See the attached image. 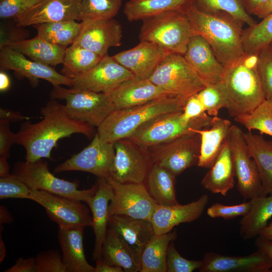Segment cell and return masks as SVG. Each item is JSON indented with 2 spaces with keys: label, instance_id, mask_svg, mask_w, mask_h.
Returning <instances> with one entry per match:
<instances>
[{
  "label": "cell",
  "instance_id": "cell-1",
  "mask_svg": "<svg viewBox=\"0 0 272 272\" xmlns=\"http://www.w3.org/2000/svg\"><path fill=\"white\" fill-rule=\"evenodd\" d=\"M40 113L41 120L34 123L27 120L16 133L15 144L24 148L26 161L51 159L52 149L62 138L80 133L91 139L95 134L94 126L71 118L64 105L56 100L51 99L41 108Z\"/></svg>",
  "mask_w": 272,
  "mask_h": 272
},
{
  "label": "cell",
  "instance_id": "cell-2",
  "mask_svg": "<svg viewBox=\"0 0 272 272\" xmlns=\"http://www.w3.org/2000/svg\"><path fill=\"white\" fill-rule=\"evenodd\" d=\"M193 35L203 37L225 67L245 54L242 34L244 23L223 11H206L194 4L185 11Z\"/></svg>",
  "mask_w": 272,
  "mask_h": 272
},
{
  "label": "cell",
  "instance_id": "cell-3",
  "mask_svg": "<svg viewBox=\"0 0 272 272\" xmlns=\"http://www.w3.org/2000/svg\"><path fill=\"white\" fill-rule=\"evenodd\" d=\"M222 82L227 95L226 109L231 117L249 113L265 100L258 53L245 54L225 66Z\"/></svg>",
  "mask_w": 272,
  "mask_h": 272
},
{
  "label": "cell",
  "instance_id": "cell-4",
  "mask_svg": "<svg viewBox=\"0 0 272 272\" xmlns=\"http://www.w3.org/2000/svg\"><path fill=\"white\" fill-rule=\"evenodd\" d=\"M188 98L169 95L146 103L114 110L97 127L103 140L114 144L129 138L140 126L164 113L182 111Z\"/></svg>",
  "mask_w": 272,
  "mask_h": 272
},
{
  "label": "cell",
  "instance_id": "cell-5",
  "mask_svg": "<svg viewBox=\"0 0 272 272\" xmlns=\"http://www.w3.org/2000/svg\"><path fill=\"white\" fill-rule=\"evenodd\" d=\"M142 21L140 41L154 43L168 53H185L193 33L184 11H168Z\"/></svg>",
  "mask_w": 272,
  "mask_h": 272
},
{
  "label": "cell",
  "instance_id": "cell-6",
  "mask_svg": "<svg viewBox=\"0 0 272 272\" xmlns=\"http://www.w3.org/2000/svg\"><path fill=\"white\" fill-rule=\"evenodd\" d=\"M213 120V117L207 113L187 121L183 118L182 111L168 112L148 121L128 138L148 148L193 133L191 128L210 127Z\"/></svg>",
  "mask_w": 272,
  "mask_h": 272
},
{
  "label": "cell",
  "instance_id": "cell-7",
  "mask_svg": "<svg viewBox=\"0 0 272 272\" xmlns=\"http://www.w3.org/2000/svg\"><path fill=\"white\" fill-rule=\"evenodd\" d=\"M51 99L63 100L67 114L72 118L98 127L115 110L108 94L57 86L50 93Z\"/></svg>",
  "mask_w": 272,
  "mask_h": 272
},
{
  "label": "cell",
  "instance_id": "cell-8",
  "mask_svg": "<svg viewBox=\"0 0 272 272\" xmlns=\"http://www.w3.org/2000/svg\"><path fill=\"white\" fill-rule=\"evenodd\" d=\"M13 174L23 181L31 190H43L76 199L87 203L96 193L98 183L90 188L79 189L78 184L55 176L48 169V163L42 159L35 162H17Z\"/></svg>",
  "mask_w": 272,
  "mask_h": 272
},
{
  "label": "cell",
  "instance_id": "cell-9",
  "mask_svg": "<svg viewBox=\"0 0 272 272\" xmlns=\"http://www.w3.org/2000/svg\"><path fill=\"white\" fill-rule=\"evenodd\" d=\"M149 80L167 92L186 98L206 86L184 55L175 53L166 55Z\"/></svg>",
  "mask_w": 272,
  "mask_h": 272
},
{
  "label": "cell",
  "instance_id": "cell-10",
  "mask_svg": "<svg viewBox=\"0 0 272 272\" xmlns=\"http://www.w3.org/2000/svg\"><path fill=\"white\" fill-rule=\"evenodd\" d=\"M113 144L115 156L110 177L121 183H144L153 164L148 148L128 138Z\"/></svg>",
  "mask_w": 272,
  "mask_h": 272
},
{
  "label": "cell",
  "instance_id": "cell-11",
  "mask_svg": "<svg viewBox=\"0 0 272 272\" xmlns=\"http://www.w3.org/2000/svg\"><path fill=\"white\" fill-rule=\"evenodd\" d=\"M200 136L193 132L172 141L148 147L153 163L166 169L177 177L198 164Z\"/></svg>",
  "mask_w": 272,
  "mask_h": 272
},
{
  "label": "cell",
  "instance_id": "cell-12",
  "mask_svg": "<svg viewBox=\"0 0 272 272\" xmlns=\"http://www.w3.org/2000/svg\"><path fill=\"white\" fill-rule=\"evenodd\" d=\"M29 199L43 207L49 219L59 227L92 226L90 209L82 201L39 190H31Z\"/></svg>",
  "mask_w": 272,
  "mask_h": 272
},
{
  "label": "cell",
  "instance_id": "cell-13",
  "mask_svg": "<svg viewBox=\"0 0 272 272\" xmlns=\"http://www.w3.org/2000/svg\"><path fill=\"white\" fill-rule=\"evenodd\" d=\"M231 151L237 188L245 199L260 195L261 182L256 164L252 158L244 132L236 125H231L228 137Z\"/></svg>",
  "mask_w": 272,
  "mask_h": 272
},
{
  "label": "cell",
  "instance_id": "cell-14",
  "mask_svg": "<svg viewBox=\"0 0 272 272\" xmlns=\"http://www.w3.org/2000/svg\"><path fill=\"white\" fill-rule=\"evenodd\" d=\"M106 180L113 192L109 205V217L121 215L151 220L157 204L144 183H121L110 177Z\"/></svg>",
  "mask_w": 272,
  "mask_h": 272
},
{
  "label": "cell",
  "instance_id": "cell-15",
  "mask_svg": "<svg viewBox=\"0 0 272 272\" xmlns=\"http://www.w3.org/2000/svg\"><path fill=\"white\" fill-rule=\"evenodd\" d=\"M114 156V144L102 140L97 132L87 147L58 165L53 171H80L107 179L110 177Z\"/></svg>",
  "mask_w": 272,
  "mask_h": 272
},
{
  "label": "cell",
  "instance_id": "cell-16",
  "mask_svg": "<svg viewBox=\"0 0 272 272\" xmlns=\"http://www.w3.org/2000/svg\"><path fill=\"white\" fill-rule=\"evenodd\" d=\"M135 76L108 54L92 69L70 77L73 88L109 94L123 82Z\"/></svg>",
  "mask_w": 272,
  "mask_h": 272
},
{
  "label": "cell",
  "instance_id": "cell-17",
  "mask_svg": "<svg viewBox=\"0 0 272 272\" xmlns=\"http://www.w3.org/2000/svg\"><path fill=\"white\" fill-rule=\"evenodd\" d=\"M0 66L1 71L13 70L19 77L26 78L34 87L38 85L39 79L47 81L53 87H72L71 79L52 66L26 58L22 53L7 46L1 47Z\"/></svg>",
  "mask_w": 272,
  "mask_h": 272
},
{
  "label": "cell",
  "instance_id": "cell-18",
  "mask_svg": "<svg viewBox=\"0 0 272 272\" xmlns=\"http://www.w3.org/2000/svg\"><path fill=\"white\" fill-rule=\"evenodd\" d=\"M122 27L113 18L85 19L73 44L81 46L102 56L108 54L110 47L121 45Z\"/></svg>",
  "mask_w": 272,
  "mask_h": 272
},
{
  "label": "cell",
  "instance_id": "cell-19",
  "mask_svg": "<svg viewBox=\"0 0 272 272\" xmlns=\"http://www.w3.org/2000/svg\"><path fill=\"white\" fill-rule=\"evenodd\" d=\"M200 272H270L272 261L261 250L244 256L211 252L202 259Z\"/></svg>",
  "mask_w": 272,
  "mask_h": 272
},
{
  "label": "cell",
  "instance_id": "cell-20",
  "mask_svg": "<svg viewBox=\"0 0 272 272\" xmlns=\"http://www.w3.org/2000/svg\"><path fill=\"white\" fill-rule=\"evenodd\" d=\"M81 0H40L14 18L18 27L57 22L79 21Z\"/></svg>",
  "mask_w": 272,
  "mask_h": 272
},
{
  "label": "cell",
  "instance_id": "cell-21",
  "mask_svg": "<svg viewBox=\"0 0 272 272\" xmlns=\"http://www.w3.org/2000/svg\"><path fill=\"white\" fill-rule=\"evenodd\" d=\"M209 200L208 195L203 194L185 205H157L150 220L155 234L169 233L180 224L198 219L203 214Z\"/></svg>",
  "mask_w": 272,
  "mask_h": 272
},
{
  "label": "cell",
  "instance_id": "cell-22",
  "mask_svg": "<svg viewBox=\"0 0 272 272\" xmlns=\"http://www.w3.org/2000/svg\"><path fill=\"white\" fill-rule=\"evenodd\" d=\"M169 53L154 43L143 41L135 47L120 52L112 57L135 77L149 79Z\"/></svg>",
  "mask_w": 272,
  "mask_h": 272
},
{
  "label": "cell",
  "instance_id": "cell-23",
  "mask_svg": "<svg viewBox=\"0 0 272 272\" xmlns=\"http://www.w3.org/2000/svg\"><path fill=\"white\" fill-rule=\"evenodd\" d=\"M183 55L206 86L222 82L225 66L203 37L193 35Z\"/></svg>",
  "mask_w": 272,
  "mask_h": 272
},
{
  "label": "cell",
  "instance_id": "cell-24",
  "mask_svg": "<svg viewBox=\"0 0 272 272\" xmlns=\"http://www.w3.org/2000/svg\"><path fill=\"white\" fill-rule=\"evenodd\" d=\"M108 228L116 235L140 262L145 246L155 234L150 220L125 215L110 216Z\"/></svg>",
  "mask_w": 272,
  "mask_h": 272
},
{
  "label": "cell",
  "instance_id": "cell-25",
  "mask_svg": "<svg viewBox=\"0 0 272 272\" xmlns=\"http://www.w3.org/2000/svg\"><path fill=\"white\" fill-rule=\"evenodd\" d=\"M115 110L142 104L162 97L173 95L159 88L149 79H128L108 94Z\"/></svg>",
  "mask_w": 272,
  "mask_h": 272
},
{
  "label": "cell",
  "instance_id": "cell-26",
  "mask_svg": "<svg viewBox=\"0 0 272 272\" xmlns=\"http://www.w3.org/2000/svg\"><path fill=\"white\" fill-rule=\"evenodd\" d=\"M97 182V191L86 203L92 217L95 235L92 258L95 261L102 258V245L108 230L109 205L113 195L112 187L106 179L98 178Z\"/></svg>",
  "mask_w": 272,
  "mask_h": 272
},
{
  "label": "cell",
  "instance_id": "cell-27",
  "mask_svg": "<svg viewBox=\"0 0 272 272\" xmlns=\"http://www.w3.org/2000/svg\"><path fill=\"white\" fill-rule=\"evenodd\" d=\"M83 227H59L58 240L66 272H94L84 252Z\"/></svg>",
  "mask_w": 272,
  "mask_h": 272
},
{
  "label": "cell",
  "instance_id": "cell-28",
  "mask_svg": "<svg viewBox=\"0 0 272 272\" xmlns=\"http://www.w3.org/2000/svg\"><path fill=\"white\" fill-rule=\"evenodd\" d=\"M231 125L228 119L216 116L209 129H190L200 136L198 167L210 168L212 166L227 140Z\"/></svg>",
  "mask_w": 272,
  "mask_h": 272
},
{
  "label": "cell",
  "instance_id": "cell-29",
  "mask_svg": "<svg viewBox=\"0 0 272 272\" xmlns=\"http://www.w3.org/2000/svg\"><path fill=\"white\" fill-rule=\"evenodd\" d=\"M235 172L228 138L200 184L213 193L225 196L234 186Z\"/></svg>",
  "mask_w": 272,
  "mask_h": 272
},
{
  "label": "cell",
  "instance_id": "cell-30",
  "mask_svg": "<svg viewBox=\"0 0 272 272\" xmlns=\"http://www.w3.org/2000/svg\"><path fill=\"white\" fill-rule=\"evenodd\" d=\"M3 46L12 48L33 61L51 66L62 63L67 48L51 43L37 35L30 39L9 42L1 47Z\"/></svg>",
  "mask_w": 272,
  "mask_h": 272
},
{
  "label": "cell",
  "instance_id": "cell-31",
  "mask_svg": "<svg viewBox=\"0 0 272 272\" xmlns=\"http://www.w3.org/2000/svg\"><path fill=\"white\" fill-rule=\"evenodd\" d=\"M244 137L259 171L261 182L259 196L272 194V140L248 131L244 133Z\"/></svg>",
  "mask_w": 272,
  "mask_h": 272
},
{
  "label": "cell",
  "instance_id": "cell-32",
  "mask_svg": "<svg viewBox=\"0 0 272 272\" xmlns=\"http://www.w3.org/2000/svg\"><path fill=\"white\" fill-rule=\"evenodd\" d=\"M175 178L166 169L153 163L144 183L157 205L170 206L178 203L175 188Z\"/></svg>",
  "mask_w": 272,
  "mask_h": 272
},
{
  "label": "cell",
  "instance_id": "cell-33",
  "mask_svg": "<svg viewBox=\"0 0 272 272\" xmlns=\"http://www.w3.org/2000/svg\"><path fill=\"white\" fill-rule=\"evenodd\" d=\"M194 4L195 0H129L123 12L127 19L133 22L170 11L184 12Z\"/></svg>",
  "mask_w": 272,
  "mask_h": 272
},
{
  "label": "cell",
  "instance_id": "cell-34",
  "mask_svg": "<svg viewBox=\"0 0 272 272\" xmlns=\"http://www.w3.org/2000/svg\"><path fill=\"white\" fill-rule=\"evenodd\" d=\"M251 207L239 222V233L245 240L258 236L272 217V194L250 199Z\"/></svg>",
  "mask_w": 272,
  "mask_h": 272
},
{
  "label": "cell",
  "instance_id": "cell-35",
  "mask_svg": "<svg viewBox=\"0 0 272 272\" xmlns=\"http://www.w3.org/2000/svg\"><path fill=\"white\" fill-rule=\"evenodd\" d=\"M177 236L176 230L162 234H154L142 253L140 272H167L166 259L170 242Z\"/></svg>",
  "mask_w": 272,
  "mask_h": 272
},
{
  "label": "cell",
  "instance_id": "cell-36",
  "mask_svg": "<svg viewBox=\"0 0 272 272\" xmlns=\"http://www.w3.org/2000/svg\"><path fill=\"white\" fill-rule=\"evenodd\" d=\"M102 258L108 264L121 267L124 272H138L141 269L139 261L130 250L110 229L102 245Z\"/></svg>",
  "mask_w": 272,
  "mask_h": 272
},
{
  "label": "cell",
  "instance_id": "cell-37",
  "mask_svg": "<svg viewBox=\"0 0 272 272\" xmlns=\"http://www.w3.org/2000/svg\"><path fill=\"white\" fill-rule=\"evenodd\" d=\"M103 56L81 46L72 44L66 48L61 74L70 78L89 71Z\"/></svg>",
  "mask_w": 272,
  "mask_h": 272
},
{
  "label": "cell",
  "instance_id": "cell-38",
  "mask_svg": "<svg viewBox=\"0 0 272 272\" xmlns=\"http://www.w3.org/2000/svg\"><path fill=\"white\" fill-rule=\"evenodd\" d=\"M37 31V35L47 41L67 47L74 42L81 28V22L76 21L57 22L32 26Z\"/></svg>",
  "mask_w": 272,
  "mask_h": 272
},
{
  "label": "cell",
  "instance_id": "cell-39",
  "mask_svg": "<svg viewBox=\"0 0 272 272\" xmlns=\"http://www.w3.org/2000/svg\"><path fill=\"white\" fill-rule=\"evenodd\" d=\"M242 40L245 54L258 53L268 46L272 42V14L243 29Z\"/></svg>",
  "mask_w": 272,
  "mask_h": 272
},
{
  "label": "cell",
  "instance_id": "cell-40",
  "mask_svg": "<svg viewBox=\"0 0 272 272\" xmlns=\"http://www.w3.org/2000/svg\"><path fill=\"white\" fill-rule=\"evenodd\" d=\"M248 131L258 130L260 133L272 136V103L265 100L251 112L234 118Z\"/></svg>",
  "mask_w": 272,
  "mask_h": 272
},
{
  "label": "cell",
  "instance_id": "cell-41",
  "mask_svg": "<svg viewBox=\"0 0 272 272\" xmlns=\"http://www.w3.org/2000/svg\"><path fill=\"white\" fill-rule=\"evenodd\" d=\"M121 4L122 0H81L79 21L113 18Z\"/></svg>",
  "mask_w": 272,
  "mask_h": 272
},
{
  "label": "cell",
  "instance_id": "cell-42",
  "mask_svg": "<svg viewBox=\"0 0 272 272\" xmlns=\"http://www.w3.org/2000/svg\"><path fill=\"white\" fill-rule=\"evenodd\" d=\"M195 5L203 11L226 12L249 27L257 23L245 11L237 0H195Z\"/></svg>",
  "mask_w": 272,
  "mask_h": 272
},
{
  "label": "cell",
  "instance_id": "cell-43",
  "mask_svg": "<svg viewBox=\"0 0 272 272\" xmlns=\"http://www.w3.org/2000/svg\"><path fill=\"white\" fill-rule=\"evenodd\" d=\"M197 95L211 116H218L220 110L227 107V92L222 82L206 86Z\"/></svg>",
  "mask_w": 272,
  "mask_h": 272
},
{
  "label": "cell",
  "instance_id": "cell-44",
  "mask_svg": "<svg viewBox=\"0 0 272 272\" xmlns=\"http://www.w3.org/2000/svg\"><path fill=\"white\" fill-rule=\"evenodd\" d=\"M173 241L170 242L167 250V272H192L199 270L202 264V260H188L182 257L177 250Z\"/></svg>",
  "mask_w": 272,
  "mask_h": 272
},
{
  "label": "cell",
  "instance_id": "cell-45",
  "mask_svg": "<svg viewBox=\"0 0 272 272\" xmlns=\"http://www.w3.org/2000/svg\"><path fill=\"white\" fill-rule=\"evenodd\" d=\"M258 61L265 100L272 103V48L270 46L258 53Z\"/></svg>",
  "mask_w": 272,
  "mask_h": 272
},
{
  "label": "cell",
  "instance_id": "cell-46",
  "mask_svg": "<svg viewBox=\"0 0 272 272\" xmlns=\"http://www.w3.org/2000/svg\"><path fill=\"white\" fill-rule=\"evenodd\" d=\"M31 190L14 174L0 177V198L29 199Z\"/></svg>",
  "mask_w": 272,
  "mask_h": 272
},
{
  "label": "cell",
  "instance_id": "cell-47",
  "mask_svg": "<svg viewBox=\"0 0 272 272\" xmlns=\"http://www.w3.org/2000/svg\"><path fill=\"white\" fill-rule=\"evenodd\" d=\"M34 258L36 272H66L61 254L57 249L41 251Z\"/></svg>",
  "mask_w": 272,
  "mask_h": 272
},
{
  "label": "cell",
  "instance_id": "cell-48",
  "mask_svg": "<svg viewBox=\"0 0 272 272\" xmlns=\"http://www.w3.org/2000/svg\"><path fill=\"white\" fill-rule=\"evenodd\" d=\"M251 207V201L240 204L227 206L220 203L212 204L207 211V214L212 218H221L225 220H230L239 216L243 217L246 215Z\"/></svg>",
  "mask_w": 272,
  "mask_h": 272
},
{
  "label": "cell",
  "instance_id": "cell-49",
  "mask_svg": "<svg viewBox=\"0 0 272 272\" xmlns=\"http://www.w3.org/2000/svg\"><path fill=\"white\" fill-rule=\"evenodd\" d=\"M40 0H0V17L15 18Z\"/></svg>",
  "mask_w": 272,
  "mask_h": 272
},
{
  "label": "cell",
  "instance_id": "cell-50",
  "mask_svg": "<svg viewBox=\"0 0 272 272\" xmlns=\"http://www.w3.org/2000/svg\"><path fill=\"white\" fill-rule=\"evenodd\" d=\"M16 133L11 130L10 122L0 119V157L8 158L12 146L15 144Z\"/></svg>",
  "mask_w": 272,
  "mask_h": 272
},
{
  "label": "cell",
  "instance_id": "cell-51",
  "mask_svg": "<svg viewBox=\"0 0 272 272\" xmlns=\"http://www.w3.org/2000/svg\"><path fill=\"white\" fill-rule=\"evenodd\" d=\"M203 104L198 98L197 94L189 97L183 107L182 116L186 121L197 118L206 113Z\"/></svg>",
  "mask_w": 272,
  "mask_h": 272
},
{
  "label": "cell",
  "instance_id": "cell-52",
  "mask_svg": "<svg viewBox=\"0 0 272 272\" xmlns=\"http://www.w3.org/2000/svg\"><path fill=\"white\" fill-rule=\"evenodd\" d=\"M5 272H36L35 258H19L14 265Z\"/></svg>",
  "mask_w": 272,
  "mask_h": 272
},
{
  "label": "cell",
  "instance_id": "cell-53",
  "mask_svg": "<svg viewBox=\"0 0 272 272\" xmlns=\"http://www.w3.org/2000/svg\"><path fill=\"white\" fill-rule=\"evenodd\" d=\"M0 117L10 122H16L23 120H28L30 117L23 115L20 112L7 109L0 108Z\"/></svg>",
  "mask_w": 272,
  "mask_h": 272
},
{
  "label": "cell",
  "instance_id": "cell-54",
  "mask_svg": "<svg viewBox=\"0 0 272 272\" xmlns=\"http://www.w3.org/2000/svg\"><path fill=\"white\" fill-rule=\"evenodd\" d=\"M245 11L250 15L261 7L267 0H237Z\"/></svg>",
  "mask_w": 272,
  "mask_h": 272
},
{
  "label": "cell",
  "instance_id": "cell-55",
  "mask_svg": "<svg viewBox=\"0 0 272 272\" xmlns=\"http://www.w3.org/2000/svg\"><path fill=\"white\" fill-rule=\"evenodd\" d=\"M94 272H124V270L122 267L111 265L101 258L96 260Z\"/></svg>",
  "mask_w": 272,
  "mask_h": 272
},
{
  "label": "cell",
  "instance_id": "cell-56",
  "mask_svg": "<svg viewBox=\"0 0 272 272\" xmlns=\"http://www.w3.org/2000/svg\"><path fill=\"white\" fill-rule=\"evenodd\" d=\"M255 244L258 249L266 253L272 261V241L257 236Z\"/></svg>",
  "mask_w": 272,
  "mask_h": 272
},
{
  "label": "cell",
  "instance_id": "cell-57",
  "mask_svg": "<svg viewBox=\"0 0 272 272\" xmlns=\"http://www.w3.org/2000/svg\"><path fill=\"white\" fill-rule=\"evenodd\" d=\"M272 14V0H267L254 13L253 15L260 19Z\"/></svg>",
  "mask_w": 272,
  "mask_h": 272
},
{
  "label": "cell",
  "instance_id": "cell-58",
  "mask_svg": "<svg viewBox=\"0 0 272 272\" xmlns=\"http://www.w3.org/2000/svg\"><path fill=\"white\" fill-rule=\"evenodd\" d=\"M13 218L7 209L4 206H0V224L3 225L4 224L11 223L13 221Z\"/></svg>",
  "mask_w": 272,
  "mask_h": 272
},
{
  "label": "cell",
  "instance_id": "cell-59",
  "mask_svg": "<svg viewBox=\"0 0 272 272\" xmlns=\"http://www.w3.org/2000/svg\"><path fill=\"white\" fill-rule=\"evenodd\" d=\"M11 82L10 79L6 73L4 71L0 72V90L4 92L8 90L10 88Z\"/></svg>",
  "mask_w": 272,
  "mask_h": 272
},
{
  "label": "cell",
  "instance_id": "cell-60",
  "mask_svg": "<svg viewBox=\"0 0 272 272\" xmlns=\"http://www.w3.org/2000/svg\"><path fill=\"white\" fill-rule=\"evenodd\" d=\"M6 158L0 157V177L10 174V166Z\"/></svg>",
  "mask_w": 272,
  "mask_h": 272
},
{
  "label": "cell",
  "instance_id": "cell-61",
  "mask_svg": "<svg viewBox=\"0 0 272 272\" xmlns=\"http://www.w3.org/2000/svg\"><path fill=\"white\" fill-rule=\"evenodd\" d=\"M259 236L272 241V222L268 224L262 231Z\"/></svg>",
  "mask_w": 272,
  "mask_h": 272
},
{
  "label": "cell",
  "instance_id": "cell-62",
  "mask_svg": "<svg viewBox=\"0 0 272 272\" xmlns=\"http://www.w3.org/2000/svg\"><path fill=\"white\" fill-rule=\"evenodd\" d=\"M0 235V262L1 263L6 256V248L2 238L1 232Z\"/></svg>",
  "mask_w": 272,
  "mask_h": 272
},
{
  "label": "cell",
  "instance_id": "cell-63",
  "mask_svg": "<svg viewBox=\"0 0 272 272\" xmlns=\"http://www.w3.org/2000/svg\"><path fill=\"white\" fill-rule=\"evenodd\" d=\"M272 48V42L270 43V44L269 45Z\"/></svg>",
  "mask_w": 272,
  "mask_h": 272
}]
</instances>
